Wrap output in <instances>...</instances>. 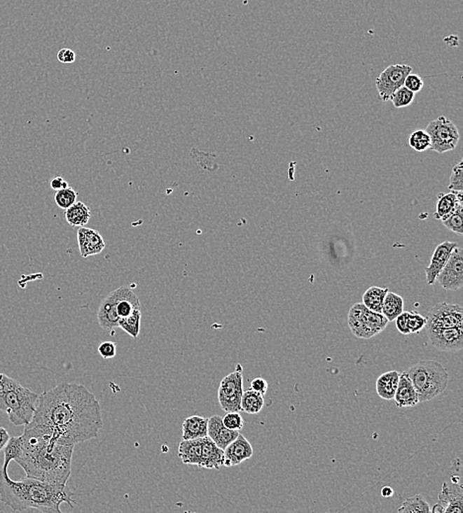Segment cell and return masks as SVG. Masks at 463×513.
<instances>
[{"label":"cell","mask_w":463,"mask_h":513,"mask_svg":"<svg viewBox=\"0 0 463 513\" xmlns=\"http://www.w3.org/2000/svg\"><path fill=\"white\" fill-rule=\"evenodd\" d=\"M103 425L95 395L83 385L62 382L39 395L35 414L25 428L76 445L97 437Z\"/></svg>","instance_id":"cell-1"},{"label":"cell","mask_w":463,"mask_h":513,"mask_svg":"<svg viewBox=\"0 0 463 513\" xmlns=\"http://www.w3.org/2000/svg\"><path fill=\"white\" fill-rule=\"evenodd\" d=\"M18 443L19 452L14 461L25 471L26 477L55 485H67L76 445L26 428L18 437Z\"/></svg>","instance_id":"cell-2"},{"label":"cell","mask_w":463,"mask_h":513,"mask_svg":"<svg viewBox=\"0 0 463 513\" xmlns=\"http://www.w3.org/2000/svg\"><path fill=\"white\" fill-rule=\"evenodd\" d=\"M0 502L14 512L37 510L45 513H62V503L76 507L67 485H55L30 477L14 481L8 475V467L4 466L0 469Z\"/></svg>","instance_id":"cell-3"},{"label":"cell","mask_w":463,"mask_h":513,"mask_svg":"<svg viewBox=\"0 0 463 513\" xmlns=\"http://www.w3.org/2000/svg\"><path fill=\"white\" fill-rule=\"evenodd\" d=\"M39 395L7 377L0 391V411L8 416L12 425L27 426L32 421Z\"/></svg>","instance_id":"cell-4"},{"label":"cell","mask_w":463,"mask_h":513,"mask_svg":"<svg viewBox=\"0 0 463 513\" xmlns=\"http://www.w3.org/2000/svg\"><path fill=\"white\" fill-rule=\"evenodd\" d=\"M418 394L419 403L430 401L443 394L448 386V373L436 360H421L407 370Z\"/></svg>","instance_id":"cell-5"},{"label":"cell","mask_w":463,"mask_h":513,"mask_svg":"<svg viewBox=\"0 0 463 513\" xmlns=\"http://www.w3.org/2000/svg\"><path fill=\"white\" fill-rule=\"evenodd\" d=\"M388 320L382 313L373 311L363 303L352 306L348 314V325L354 337L368 339L382 333L387 327Z\"/></svg>","instance_id":"cell-6"},{"label":"cell","mask_w":463,"mask_h":513,"mask_svg":"<svg viewBox=\"0 0 463 513\" xmlns=\"http://www.w3.org/2000/svg\"><path fill=\"white\" fill-rule=\"evenodd\" d=\"M425 131L431 139V150L441 154L457 148L459 141V132L457 127L448 118L441 115L438 119L431 120Z\"/></svg>","instance_id":"cell-7"},{"label":"cell","mask_w":463,"mask_h":513,"mask_svg":"<svg viewBox=\"0 0 463 513\" xmlns=\"http://www.w3.org/2000/svg\"><path fill=\"white\" fill-rule=\"evenodd\" d=\"M243 368L240 363L235 372L223 378L219 384L218 399L219 406L226 413L241 412V398L243 394Z\"/></svg>","instance_id":"cell-8"},{"label":"cell","mask_w":463,"mask_h":513,"mask_svg":"<svg viewBox=\"0 0 463 513\" xmlns=\"http://www.w3.org/2000/svg\"><path fill=\"white\" fill-rule=\"evenodd\" d=\"M412 67L404 64H392L387 67L376 78L375 86L383 102L392 99L395 91L404 86L405 78L411 73Z\"/></svg>","instance_id":"cell-9"},{"label":"cell","mask_w":463,"mask_h":513,"mask_svg":"<svg viewBox=\"0 0 463 513\" xmlns=\"http://www.w3.org/2000/svg\"><path fill=\"white\" fill-rule=\"evenodd\" d=\"M426 330L462 328V307L457 304L441 302L434 306L427 315Z\"/></svg>","instance_id":"cell-10"},{"label":"cell","mask_w":463,"mask_h":513,"mask_svg":"<svg viewBox=\"0 0 463 513\" xmlns=\"http://www.w3.org/2000/svg\"><path fill=\"white\" fill-rule=\"evenodd\" d=\"M436 281L441 288L450 291L459 290L463 286V251L462 248L455 247L450 259L441 269Z\"/></svg>","instance_id":"cell-11"},{"label":"cell","mask_w":463,"mask_h":513,"mask_svg":"<svg viewBox=\"0 0 463 513\" xmlns=\"http://www.w3.org/2000/svg\"><path fill=\"white\" fill-rule=\"evenodd\" d=\"M431 344L443 351H457L463 348L462 328L426 330Z\"/></svg>","instance_id":"cell-12"},{"label":"cell","mask_w":463,"mask_h":513,"mask_svg":"<svg viewBox=\"0 0 463 513\" xmlns=\"http://www.w3.org/2000/svg\"><path fill=\"white\" fill-rule=\"evenodd\" d=\"M77 242L82 258L96 256L105 249V241L97 230L92 228L79 227L77 231Z\"/></svg>","instance_id":"cell-13"},{"label":"cell","mask_w":463,"mask_h":513,"mask_svg":"<svg viewBox=\"0 0 463 513\" xmlns=\"http://www.w3.org/2000/svg\"><path fill=\"white\" fill-rule=\"evenodd\" d=\"M117 290L111 291L98 308L97 321L104 331L113 332L119 328L120 317L117 313Z\"/></svg>","instance_id":"cell-14"},{"label":"cell","mask_w":463,"mask_h":513,"mask_svg":"<svg viewBox=\"0 0 463 513\" xmlns=\"http://www.w3.org/2000/svg\"><path fill=\"white\" fill-rule=\"evenodd\" d=\"M455 247H457V243L450 242V241H445L436 246L433 256H431L430 265L425 269L427 283L429 286H433L436 283V276L447 264Z\"/></svg>","instance_id":"cell-15"},{"label":"cell","mask_w":463,"mask_h":513,"mask_svg":"<svg viewBox=\"0 0 463 513\" xmlns=\"http://www.w3.org/2000/svg\"><path fill=\"white\" fill-rule=\"evenodd\" d=\"M438 503L445 507V513H462L463 512L462 486L459 482H445L438 493Z\"/></svg>","instance_id":"cell-16"},{"label":"cell","mask_w":463,"mask_h":513,"mask_svg":"<svg viewBox=\"0 0 463 513\" xmlns=\"http://www.w3.org/2000/svg\"><path fill=\"white\" fill-rule=\"evenodd\" d=\"M224 451V467L237 466L253 456V447L241 433Z\"/></svg>","instance_id":"cell-17"},{"label":"cell","mask_w":463,"mask_h":513,"mask_svg":"<svg viewBox=\"0 0 463 513\" xmlns=\"http://www.w3.org/2000/svg\"><path fill=\"white\" fill-rule=\"evenodd\" d=\"M237 430H229L223 423V416L214 415L209 419L207 423V437L221 449H226L240 435Z\"/></svg>","instance_id":"cell-18"},{"label":"cell","mask_w":463,"mask_h":513,"mask_svg":"<svg viewBox=\"0 0 463 513\" xmlns=\"http://www.w3.org/2000/svg\"><path fill=\"white\" fill-rule=\"evenodd\" d=\"M224 464V451L209 437L202 438V456L200 468L221 469Z\"/></svg>","instance_id":"cell-19"},{"label":"cell","mask_w":463,"mask_h":513,"mask_svg":"<svg viewBox=\"0 0 463 513\" xmlns=\"http://www.w3.org/2000/svg\"><path fill=\"white\" fill-rule=\"evenodd\" d=\"M393 399L395 400V404L398 408L415 407L419 404L418 394L407 372H402L399 375V381H398L396 392Z\"/></svg>","instance_id":"cell-20"},{"label":"cell","mask_w":463,"mask_h":513,"mask_svg":"<svg viewBox=\"0 0 463 513\" xmlns=\"http://www.w3.org/2000/svg\"><path fill=\"white\" fill-rule=\"evenodd\" d=\"M462 204H463L462 192H452L448 194L441 192L438 196L434 218L438 220H445L450 214L455 213L458 206Z\"/></svg>","instance_id":"cell-21"},{"label":"cell","mask_w":463,"mask_h":513,"mask_svg":"<svg viewBox=\"0 0 463 513\" xmlns=\"http://www.w3.org/2000/svg\"><path fill=\"white\" fill-rule=\"evenodd\" d=\"M178 456L183 463L199 467L202 456V438L182 440L178 448Z\"/></svg>","instance_id":"cell-22"},{"label":"cell","mask_w":463,"mask_h":513,"mask_svg":"<svg viewBox=\"0 0 463 513\" xmlns=\"http://www.w3.org/2000/svg\"><path fill=\"white\" fill-rule=\"evenodd\" d=\"M209 419L192 416L186 419L182 425V440H197L207 437Z\"/></svg>","instance_id":"cell-23"},{"label":"cell","mask_w":463,"mask_h":513,"mask_svg":"<svg viewBox=\"0 0 463 513\" xmlns=\"http://www.w3.org/2000/svg\"><path fill=\"white\" fill-rule=\"evenodd\" d=\"M400 373L396 370H392L383 373L378 377L375 383L376 393L382 399L392 400L396 392Z\"/></svg>","instance_id":"cell-24"},{"label":"cell","mask_w":463,"mask_h":513,"mask_svg":"<svg viewBox=\"0 0 463 513\" xmlns=\"http://www.w3.org/2000/svg\"><path fill=\"white\" fill-rule=\"evenodd\" d=\"M64 216L69 225L74 227H82L90 220L91 211L84 202H76L71 208L66 209Z\"/></svg>","instance_id":"cell-25"},{"label":"cell","mask_w":463,"mask_h":513,"mask_svg":"<svg viewBox=\"0 0 463 513\" xmlns=\"http://www.w3.org/2000/svg\"><path fill=\"white\" fill-rule=\"evenodd\" d=\"M404 309V300L397 293L388 291L383 300L382 315L388 320V322L394 321L395 319Z\"/></svg>","instance_id":"cell-26"},{"label":"cell","mask_w":463,"mask_h":513,"mask_svg":"<svg viewBox=\"0 0 463 513\" xmlns=\"http://www.w3.org/2000/svg\"><path fill=\"white\" fill-rule=\"evenodd\" d=\"M387 288H378V286H371L363 295V304L373 311L382 313L383 300L385 295L388 293Z\"/></svg>","instance_id":"cell-27"},{"label":"cell","mask_w":463,"mask_h":513,"mask_svg":"<svg viewBox=\"0 0 463 513\" xmlns=\"http://www.w3.org/2000/svg\"><path fill=\"white\" fill-rule=\"evenodd\" d=\"M265 401L263 395L253 391V390H247L243 392L242 398H241V411L250 415L259 414L264 407Z\"/></svg>","instance_id":"cell-28"},{"label":"cell","mask_w":463,"mask_h":513,"mask_svg":"<svg viewBox=\"0 0 463 513\" xmlns=\"http://www.w3.org/2000/svg\"><path fill=\"white\" fill-rule=\"evenodd\" d=\"M399 513H429L431 512L430 505L426 498L421 495L407 498L401 507L398 508Z\"/></svg>","instance_id":"cell-29"},{"label":"cell","mask_w":463,"mask_h":513,"mask_svg":"<svg viewBox=\"0 0 463 513\" xmlns=\"http://www.w3.org/2000/svg\"><path fill=\"white\" fill-rule=\"evenodd\" d=\"M141 309L136 310L131 315L125 318H120L119 328L124 330L125 333L130 335L132 338L137 339L139 331H141Z\"/></svg>","instance_id":"cell-30"},{"label":"cell","mask_w":463,"mask_h":513,"mask_svg":"<svg viewBox=\"0 0 463 513\" xmlns=\"http://www.w3.org/2000/svg\"><path fill=\"white\" fill-rule=\"evenodd\" d=\"M410 148H413L417 153H424V151L431 149V139L428 132L424 129H419L412 132L408 139Z\"/></svg>","instance_id":"cell-31"},{"label":"cell","mask_w":463,"mask_h":513,"mask_svg":"<svg viewBox=\"0 0 463 513\" xmlns=\"http://www.w3.org/2000/svg\"><path fill=\"white\" fill-rule=\"evenodd\" d=\"M77 192L72 189L71 187H67V189L59 190L55 192V202L60 209H66L71 208L72 204L77 202Z\"/></svg>","instance_id":"cell-32"},{"label":"cell","mask_w":463,"mask_h":513,"mask_svg":"<svg viewBox=\"0 0 463 513\" xmlns=\"http://www.w3.org/2000/svg\"><path fill=\"white\" fill-rule=\"evenodd\" d=\"M445 227H447L448 230L452 231L455 234L462 236L463 235V204H459L457 211L452 214H450L448 218L445 220L441 221Z\"/></svg>","instance_id":"cell-33"},{"label":"cell","mask_w":463,"mask_h":513,"mask_svg":"<svg viewBox=\"0 0 463 513\" xmlns=\"http://www.w3.org/2000/svg\"><path fill=\"white\" fill-rule=\"evenodd\" d=\"M414 99L415 93L410 91L405 86H402V87L395 91L390 100L392 101V104L395 108L400 109V108L408 107L412 104Z\"/></svg>","instance_id":"cell-34"},{"label":"cell","mask_w":463,"mask_h":513,"mask_svg":"<svg viewBox=\"0 0 463 513\" xmlns=\"http://www.w3.org/2000/svg\"><path fill=\"white\" fill-rule=\"evenodd\" d=\"M448 189L452 192L463 191V162L459 161L457 165L453 167L452 176H450V185Z\"/></svg>","instance_id":"cell-35"},{"label":"cell","mask_w":463,"mask_h":513,"mask_svg":"<svg viewBox=\"0 0 463 513\" xmlns=\"http://www.w3.org/2000/svg\"><path fill=\"white\" fill-rule=\"evenodd\" d=\"M407 323H408L410 334L419 333L425 328L427 318L422 316L418 312L410 311L407 312Z\"/></svg>","instance_id":"cell-36"},{"label":"cell","mask_w":463,"mask_h":513,"mask_svg":"<svg viewBox=\"0 0 463 513\" xmlns=\"http://www.w3.org/2000/svg\"><path fill=\"white\" fill-rule=\"evenodd\" d=\"M223 423L229 430L240 432L244 426V420L241 416L240 412H229L223 416Z\"/></svg>","instance_id":"cell-37"},{"label":"cell","mask_w":463,"mask_h":513,"mask_svg":"<svg viewBox=\"0 0 463 513\" xmlns=\"http://www.w3.org/2000/svg\"><path fill=\"white\" fill-rule=\"evenodd\" d=\"M404 86L407 89H409L410 91H412V92L416 94L420 92V91L422 90V88L424 87V81L423 79H422L419 76H417V74L410 73L407 76L406 78H405Z\"/></svg>","instance_id":"cell-38"},{"label":"cell","mask_w":463,"mask_h":513,"mask_svg":"<svg viewBox=\"0 0 463 513\" xmlns=\"http://www.w3.org/2000/svg\"><path fill=\"white\" fill-rule=\"evenodd\" d=\"M98 353L104 360H109V358H115L117 353V346L113 342H104L98 346Z\"/></svg>","instance_id":"cell-39"},{"label":"cell","mask_w":463,"mask_h":513,"mask_svg":"<svg viewBox=\"0 0 463 513\" xmlns=\"http://www.w3.org/2000/svg\"><path fill=\"white\" fill-rule=\"evenodd\" d=\"M76 55L71 49H62L57 52V59L62 64H71L76 62Z\"/></svg>","instance_id":"cell-40"},{"label":"cell","mask_w":463,"mask_h":513,"mask_svg":"<svg viewBox=\"0 0 463 513\" xmlns=\"http://www.w3.org/2000/svg\"><path fill=\"white\" fill-rule=\"evenodd\" d=\"M250 389L264 396V395L267 393L268 382L264 379V378H255V379H253L252 381H251Z\"/></svg>","instance_id":"cell-41"},{"label":"cell","mask_w":463,"mask_h":513,"mask_svg":"<svg viewBox=\"0 0 463 513\" xmlns=\"http://www.w3.org/2000/svg\"><path fill=\"white\" fill-rule=\"evenodd\" d=\"M394 321L396 323V328L400 333L403 335L410 334L408 323H407V312H402L401 314L394 320Z\"/></svg>","instance_id":"cell-42"},{"label":"cell","mask_w":463,"mask_h":513,"mask_svg":"<svg viewBox=\"0 0 463 513\" xmlns=\"http://www.w3.org/2000/svg\"><path fill=\"white\" fill-rule=\"evenodd\" d=\"M50 188H52L53 190H55V192L59 191V190L67 189V187H69L67 181L62 177L53 178V179L50 180Z\"/></svg>","instance_id":"cell-43"},{"label":"cell","mask_w":463,"mask_h":513,"mask_svg":"<svg viewBox=\"0 0 463 513\" xmlns=\"http://www.w3.org/2000/svg\"><path fill=\"white\" fill-rule=\"evenodd\" d=\"M9 433L7 432L6 428L0 426V451H4V447H6L7 442H8Z\"/></svg>","instance_id":"cell-44"},{"label":"cell","mask_w":463,"mask_h":513,"mask_svg":"<svg viewBox=\"0 0 463 513\" xmlns=\"http://www.w3.org/2000/svg\"><path fill=\"white\" fill-rule=\"evenodd\" d=\"M393 493H394V491H393L392 488H390V486H385V488L382 489V496L383 498H390Z\"/></svg>","instance_id":"cell-45"},{"label":"cell","mask_w":463,"mask_h":513,"mask_svg":"<svg viewBox=\"0 0 463 513\" xmlns=\"http://www.w3.org/2000/svg\"><path fill=\"white\" fill-rule=\"evenodd\" d=\"M445 507L438 503H436L433 508H431V512L434 513H445Z\"/></svg>","instance_id":"cell-46"},{"label":"cell","mask_w":463,"mask_h":513,"mask_svg":"<svg viewBox=\"0 0 463 513\" xmlns=\"http://www.w3.org/2000/svg\"><path fill=\"white\" fill-rule=\"evenodd\" d=\"M6 374L4 373H0V391H1L2 387H4V381H6Z\"/></svg>","instance_id":"cell-47"}]
</instances>
